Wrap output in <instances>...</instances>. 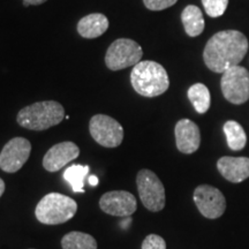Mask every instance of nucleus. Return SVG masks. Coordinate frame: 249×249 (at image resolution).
<instances>
[{"instance_id":"1","label":"nucleus","mask_w":249,"mask_h":249,"mask_svg":"<svg viewBox=\"0 0 249 249\" xmlns=\"http://www.w3.org/2000/svg\"><path fill=\"white\" fill-rule=\"evenodd\" d=\"M248 39L238 30H224L214 34L204 48L203 59L214 73H224L238 66L248 51Z\"/></svg>"},{"instance_id":"2","label":"nucleus","mask_w":249,"mask_h":249,"mask_svg":"<svg viewBox=\"0 0 249 249\" xmlns=\"http://www.w3.org/2000/svg\"><path fill=\"white\" fill-rule=\"evenodd\" d=\"M130 83L139 95L144 97H157L169 89L170 80L167 71L156 61H140L130 73Z\"/></svg>"},{"instance_id":"3","label":"nucleus","mask_w":249,"mask_h":249,"mask_svg":"<svg viewBox=\"0 0 249 249\" xmlns=\"http://www.w3.org/2000/svg\"><path fill=\"white\" fill-rule=\"evenodd\" d=\"M65 110L60 103L44 101L34 103L18 113L17 120L21 127L31 130H45L60 124Z\"/></svg>"},{"instance_id":"4","label":"nucleus","mask_w":249,"mask_h":249,"mask_svg":"<svg viewBox=\"0 0 249 249\" xmlns=\"http://www.w3.org/2000/svg\"><path fill=\"white\" fill-rule=\"evenodd\" d=\"M77 203L70 196L49 193L37 204L35 214L38 222L45 225L64 224L75 216Z\"/></svg>"},{"instance_id":"5","label":"nucleus","mask_w":249,"mask_h":249,"mask_svg":"<svg viewBox=\"0 0 249 249\" xmlns=\"http://www.w3.org/2000/svg\"><path fill=\"white\" fill-rule=\"evenodd\" d=\"M143 50L139 43L129 38H119L108 46L105 54V64L108 70L120 71L135 66L141 61Z\"/></svg>"},{"instance_id":"6","label":"nucleus","mask_w":249,"mask_h":249,"mask_svg":"<svg viewBox=\"0 0 249 249\" xmlns=\"http://www.w3.org/2000/svg\"><path fill=\"white\" fill-rule=\"evenodd\" d=\"M136 185L143 205L152 213H158L165 207V188L156 174L150 170H141L136 177Z\"/></svg>"},{"instance_id":"7","label":"nucleus","mask_w":249,"mask_h":249,"mask_svg":"<svg viewBox=\"0 0 249 249\" xmlns=\"http://www.w3.org/2000/svg\"><path fill=\"white\" fill-rule=\"evenodd\" d=\"M220 87L226 101L235 105L249 99V73L245 67L234 66L223 73Z\"/></svg>"},{"instance_id":"8","label":"nucleus","mask_w":249,"mask_h":249,"mask_svg":"<svg viewBox=\"0 0 249 249\" xmlns=\"http://www.w3.org/2000/svg\"><path fill=\"white\" fill-rule=\"evenodd\" d=\"M89 130L92 139L105 148L119 147L124 140V128L113 118L96 114L90 119Z\"/></svg>"},{"instance_id":"9","label":"nucleus","mask_w":249,"mask_h":249,"mask_svg":"<svg viewBox=\"0 0 249 249\" xmlns=\"http://www.w3.org/2000/svg\"><path fill=\"white\" fill-rule=\"evenodd\" d=\"M194 202L202 216L216 219L223 216L226 209V200L223 193L216 187L200 185L194 191Z\"/></svg>"},{"instance_id":"10","label":"nucleus","mask_w":249,"mask_h":249,"mask_svg":"<svg viewBox=\"0 0 249 249\" xmlns=\"http://www.w3.org/2000/svg\"><path fill=\"white\" fill-rule=\"evenodd\" d=\"M31 152V143L24 138H14L0 152V169L7 173L18 172L26 164Z\"/></svg>"},{"instance_id":"11","label":"nucleus","mask_w":249,"mask_h":249,"mask_svg":"<svg viewBox=\"0 0 249 249\" xmlns=\"http://www.w3.org/2000/svg\"><path fill=\"white\" fill-rule=\"evenodd\" d=\"M99 207L105 213L117 217H129L138 209L135 196L126 191L105 193L99 200Z\"/></svg>"},{"instance_id":"12","label":"nucleus","mask_w":249,"mask_h":249,"mask_svg":"<svg viewBox=\"0 0 249 249\" xmlns=\"http://www.w3.org/2000/svg\"><path fill=\"white\" fill-rule=\"evenodd\" d=\"M80 148L74 142H61L49 149L44 158L43 166L49 172H57L79 157Z\"/></svg>"},{"instance_id":"13","label":"nucleus","mask_w":249,"mask_h":249,"mask_svg":"<svg viewBox=\"0 0 249 249\" xmlns=\"http://www.w3.org/2000/svg\"><path fill=\"white\" fill-rule=\"evenodd\" d=\"M176 142L180 152L186 155L194 154L200 148L201 133L195 123L189 119H181L176 124Z\"/></svg>"},{"instance_id":"14","label":"nucleus","mask_w":249,"mask_h":249,"mask_svg":"<svg viewBox=\"0 0 249 249\" xmlns=\"http://www.w3.org/2000/svg\"><path fill=\"white\" fill-rule=\"evenodd\" d=\"M217 169L227 181L242 182L249 178V158L225 156L217 161Z\"/></svg>"},{"instance_id":"15","label":"nucleus","mask_w":249,"mask_h":249,"mask_svg":"<svg viewBox=\"0 0 249 249\" xmlns=\"http://www.w3.org/2000/svg\"><path fill=\"white\" fill-rule=\"evenodd\" d=\"M110 22L104 14L93 13L82 18L77 23V33L83 38H97L108 29Z\"/></svg>"},{"instance_id":"16","label":"nucleus","mask_w":249,"mask_h":249,"mask_svg":"<svg viewBox=\"0 0 249 249\" xmlns=\"http://www.w3.org/2000/svg\"><path fill=\"white\" fill-rule=\"evenodd\" d=\"M181 20L185 27V31L188 36H200L204 30V18L202 11L197 6L188 5L183 9Z\"/></svg>"},{"instance_id":"17","label":"nucleus","mask_w":249,"mask_h":249,"mask_svg":"<svg viewBox=\"0 0 249 249\" xmlns=\"http://www.w3.org/2000/svg\"><path fill=\"white\" fill-rule=\"evenodd\" d=\"M224 133H225L227 145L233 151L242 150L247 143V136H246L245 129L239 123L234 120L226 121L223 127Z\"/></svg>"},{"instance_id":"18","label":"nucleus","mask_w":249,"mask_h":249,"mask_svg":"<svg viewBox=\"0 0 249 249\" xmlns=\"http://www.w3.org/2000/svg\"><path fill=\"white\" fill-rule=\"evenodd\" d=\"M188 98L198 113L203 114L210 108V91L203 83H195V85H193L188 89Z\"/></svg>"},{"instance_id":"19","label":"nucleus","mask_w":249,"mask_h":249,"mask_svg":"<svg viewBox=\"0 0 249 249\" xmlns=\"http://www.w3.org/2000/svg\"><path fill=\"white\" fill-rule=\"evenodd\" d=\"M64 249H97V241L92 235L83 232H70L61 239Z\"/></svg>"},{"instance_id":"20","label":"nucleus","mask_w":249,"mask_h":249,"mask_svg":"<svg viewBox=\"0 0 249 249\" xmlns=\"http://www.w3.org/2000/svg\"><path fill=\"white\" fill-rule=\"evenodd\" d=\"M88 165L74 164L64 172V179L71 186V189L75 193H85V178L89 173Z\"/></svg>"},{"instance_id":"21","label":"nucleus","mask_w":249,"mask_h":249,"mask_svg":"<svg viewBox=\"0 0 249 249\" xmlns=\"http://www.w3.org/2000/svg\"><path fill=\"white\" fill-rule=\"evenodd\" d=\"M202 4L210 18H219L225 13L229 0H202Z\"/></svg>"},{"instance_id":"22","label":"nucleus","mask_w":249,"mask_h":249,"mask_svg":"<svg viewBox=\"0 0 249 249\" xmlns=\"http://www.w3.org/2000/svg\"><path fill=\"white\" fill-rule=\"evenodd\" d=\"M142 249H166V242L157 234H149L142 242Z\"/></svg>"},{"instance_id":"23","label":"nucleus","mask_w":249,"mask_h":249,"mask_svg":"<svg viewBox=\"0 0 249 249\" xmlns=\"http://www.w3.org/2000/svg\"><path fill=\"white\" fill-rule=\"evenodd\" d=\"M178 0H143L144 6L150 11H163L173 6Z\"/></svg>"},{"instance_id":"24","label":"nucleus","mask_w":249,"mask_h":249,"mask_svg":"<svg viewBox=\"0 0 249 249\" xmlns=\"http://www.w3.org/2000/svg\"><path fill=\"white\" fill-rule=\"evenodd\" d=\"M48 0H23L24 6H30V5H40L44 4Z\"/></svg>"},{"instance_id":"25","label":"nucleus","mask_w":249,"mask_h":249,"mask_svg":"<svg viewBox=\"0 0 249 249\" xmlns=\"http://www.w3.org/2000/svg\"><path fill=\"white\" fill-rule=\"evenodd\" d=\"M89 183L91 186H97L99 183V179L96 176H90L89 177Z\"/></svg>"},{"instance_id":"26","label":"nucleus","mask_w":249,"mask_h":249,"mask_svg":"<svg viewBox=\"0 0 249 249\" xmlns=\"http://www.w3.org/2000/svg\"><path fill=\"white\" fill-rule=\"evenodd\" d=\"M4 192H5V182L4 180L0 178V197H1V195L4 194Z\"/></svg>"},{"instance_id":"27","label":"nucleus","mask_w":249,"mask_h":249,"mask_svg":"<svg viewBox=\"0 0 249 249\" xmlns=\"http://www.w3.org/2000/svg\"><path fill=\"white\" fill-rule=\"evenodd\" d=\"M130 222H132V220H130V218H128V220H127V225H129ZM121 225H123V227H124V225H126V223H121Z\"/></svg>"}]
</instances>
